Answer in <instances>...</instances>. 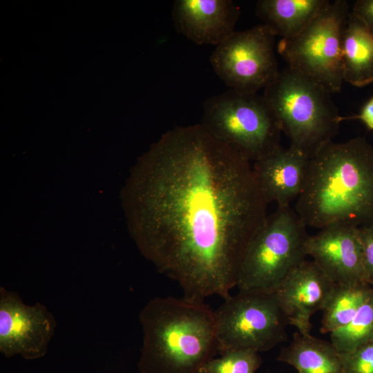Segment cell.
I'll list each match as a JSON object with an SVG mask.
<instances>
[{
	"label": "cell",
	"instance_id": "30bf717a",
	"mask_svg": "<svg viewBox=\"0 0 373 373\" xmlns=\"http://www.w3.org/2000/svg\"><path fill=\"white\" fill-rule=\"evenodd\" d=\"M56 326L54 316L44 305H27L17 292L0 287V352L6 358L44 356Z\"/></svg>",
	"mask_w": 373,
	"mask_h": 373
},
{
	"label": "cell",
	"instance_id": "ba28073f",
	"mask_svg": "<svg viewBox=\"0 0 373 373\" xmlns=\"http://www.w3.org/2000/svg\"><path fill=\"white\" fill-rule=\"evenodd\" d=\"M213 314L220 354L236 349L265 352L287 338L289 324L272 291L239 290Z\"/></svg>",
	"mask_w": 373,
	"mask_h": 373
},
{
	"label": "cell",
	"instance_id": "44dd1931",
	"mask_svg": "<svg viewBox=\"0 0 373 373\" xmlns=\"http://www.w3.org/2000/svg\"><path fill=\"white\" fill-rule=\"evenodd\" d=\"M340 356L345 373H373V339Z\"/></svg>",
	"mask_w": 373,
	"mask_h": 373
},
{
	"label": "cell",
	"instance_id": "e0dca14e",
	"mask_svg": "<svg viewBox=\"0 0 373 373\" xmlns=\"http://www.w3.org/2000/svg\"><path fill=\"white\" fill-rule=\"evenodd\" d=\"M329 2L328 0H260L256 15L275 36L293 37L300 32Z\"/></svg>",
	"mask_w": 373,
	"mask_h": 373
},
{
	"label": "cell",
	"instance_id": "7a4b0ae2",
	"mask_svg": "<svg viewBox=\"0 0 373 373\" xmlns=\"http://www.w3.org/2000/svg\"><path fill=\"white\" fill-rule=\"evenodd\" d=\"M294 210L307 227L373 224V146L364 137L333 141L309 157Z\"/></svg>",
	"mask_w": 373,
	"mask_h": 373
},
{
	"label": "cell",
	"instance_id": "9c48e42d",
	"mask_svg": "<svg viewBox=\"0 0 373 373\" xmlns=\"http://www.w3.org/2000/svg\"><path fill=\"white\" fill-rule=\"evenodd\" d=\"M275 37L264 23L235 31L211 53L214 72L230 89L241 93L265 89L280 73Z\"/></svg>",
	"mask_w": 373,
	"mask_h": 373
},
{
	"label": "cell",
	"instance_id": "9a60e30c",
	"mask_svg": "<svg viewBox=\"0 0 373 373\" xmlns=\"http://www.w3.org/2000/svg\"><path fill=\"white\" fill-rule=\"evenodd\" d=\"M278 360L298 373H345L340 354L331 342L298 332L282 349Z\"/></svg>",
	"mask_w": 373,
	"mask_h": 373
},
{
	"label": "cell",
	"instance_id": "277c9868",
	"mask_svg": "<svg viewBox=\"0 0 373 373\" xmlns=\"http://www.w3.org/2000/svg\"><path fill=\"white\" fill-rule=\"evenodd\" d=\"M276 115L290 147L311 157L332 142L343 119L332 93L309 77L289 67L262 95Z\"/></svg>",
	"mask_w": 373,
	"mask_h": 373
},
{
	"label": "cell",
	"instance_id": "2e32d148",
	"mask_svg": "<svg viewBox=\"0 0 373 373\" xmlns=\"http://www.w3.org/2000/svg\"><path fill=\"white\" fill-rule=\"evenodd\" d=\"M343 79L356 87L373 83V34L350 12L342 46Z\"/></svg>",
	"mask_w": 373,
	"mask_h": 373
},
{
	"label": "cell",
	"instance_id": "5b68a950",
	"mask_svg": "<svg viewBox=\"0 0 373 373\" xmlns=\"http://www.w3.org/2000/svg\"><path fill=\"white\" fill-rule=\"evenodd\" d=\"M202 108L203 127L250 162L281 147L280 124L263 95L229 88L207 98Z\"/></svg>",
	"mask_w": 373,
	"mask_h": 373
},
{
	"label": "cell",
	"instance_id": "603a6c76",
	"mask_svg": "<svg viewBox=\"0 0 373 373\" xmlns=\"http://www.w3.org/2000/svg\"><path fill=\"white\" fill-rule=\"evenodd\" d=\"M351 12L373 34V0L356 1Z\"/></svg>",
	"mask_w": 373,
	"mask_h": 373
},
{
	"label": "cell",
	"instance_id": "d6986e66",
	"mask_svg": "<svg viewBox=\"0 0 373 373\" xmlns=\"http://www.w3.org/2000/svg\"><path fill=\"white\" fill-rule=\"evenodd\" d=\"M329 334L339 354L351 352L373 339V295L348 323Z\"/></svg>",
	"mask_w": 373,
	"mask_h": 373
},
{
	"label": "cell",
	"instance_id": "ac0fdd59",
	"mask_svg": "<svg viewBox=\"0 0 373 373\" xmlns=\"http://www.w3.org/2000/svg\"><path fill=\"white\" fill-rule=\"evenodd\" d=\"M373 295V286L361 281L335 284L324 307L321 332L330 334L345 325Z\"/></svg>",
	"mask_w": 373,
	"mask_h": 373
},
{
	"label": "cell",
	"instance_id": "8fae6325",
	"mask_svg": "<svg viewBox=\"0 0 373 373\" xmlns=\"http://www.w3.org/2000/svg\"><path fill=\"white\" fill-rule=\"evenodd\" d=\"M306 252L335 284L365 281L358 227L338 224L319 229L309 236Z\"/></svg>",
	"mask_w": 373,
	"mask_h": 373
},
{
	"label": "cell",
	"instance_id": "8992f818",
	"mask_svg": "<svg viewBox=\"0 0 373 373\" xmlns=\"http://www.w3.org/2000/svg\"><path fill=\"white\" fill-rule=\"evenodd\" d=\"M307 227L291 206L277 207L251 240L240 265L239 290L274 291L306 260Z\"/></svg>",
	"mask_w": 373,
	"mask_h": 373
},
{
	"label": "cell",
	"instance_id": "6da1fadb",
	"mask_svg": "<svg viewBox=\"0 0 373 373\" xmlns=\"http://www.w3.org/2000/svg\"><path fill=\"white\" fill-rule=\"evenodd\" d=\"M251 162L200 124L164 133L131 169L122 191L129 233L183 298L224 299L267 218Z\"/></svg>",
	"mask_w": 373,
	"mask_h": 373
},
{
	"label": "cell",
	"instance_id": "4fadbf2b",
	"mask_svg": "<svg viewBox=\"0 0 373 373\" xmlns=\"http://www.w3.org/2000/svg\"><path fill=\"white\" fill-rule=\"evenodd\" d=\"M240 8L231 0H175V30L197 44H220L233 32Z\"/></svg>",
	"mask_w": 373,
	"mask_h": 373
},
{
	"label": "cell",
	"instance_id": "cb8c5ba5",
	"mask_svg": "<svg viewBox=\"0 0 373 373\" xmlns=\"http://www.w3.org/2000/svg\"><path fill=\"white\" fill-rule=\"evenodd\" d=\"M357 119L370 131H373V97H372L362 107L359 114L350 117Z\"/></svg>",
	"mask_w": 373,
	"mask_h": 373
},
{
	"label": "cell",
	"instance_id": "5bb4252c",
	"mask_svg": "<svg viewBox=\"0 0 373 373\" xmlns=\"http://www.w3.org/2000/svg\"><path fill=\"white\" fill-rule=\"evenodd\" d=\"M309 157L299 151L282 146L254 162V175L267 203L290 206L300 195Z\"/></svg>",
	"mask_w": 373,
	"mask_h": 373
},
{
	"label": "cell",
	"instance_id": "7c38bea8",
	"mask_svg": "<svg viewBox=\"0 0 373 373\" xmlns=\"http://www.w3.org/2000/svg\"><path fill=\"white\" fill-rule=\"evenodd\" d=\"M335 283L314 260H305L293 269L275 289L289 324L309 334L314 314L323 310Z\"/></svg>",
	"mask_w": 373,
	"mask_h": 373
},
{
	"label": "cell",
	"instance_id": "52a82bcc",
	"mask_svg": "<svg viewBox=\"0 0 373 373\" xmlns=\"http://www.w3.org/2000/svg\"><path fill=\"white\" fill-rule=\"evenodd\" d=\"M345 0L329 2L298 34L282 38L277 50L288 66L312 79L332 94L343 79L342 46L349 19Z\"/></svg>",
	"mask_w": 373,
	"mask_h": 373
},
{
	"label": "cell",
	"instance_id": "7402d4cb",
	"mask_svg": "<svg viewBox=\"0 0 373 373\" xmlns=\"http://www.w3.org/2000/svg\"><path fill=\"white\" fill-rule=\"evenodd\" d=\"M363 254L364 280L373 286V224L358 227Z\"/></svg>",
	"mask_w": 373,
	"mask_h": 373
},
{
	"label": "cell",
	"instance_id": "3957f363",
	"mask_svg": "<svg viewBox=\"0 0 373 373\" xmlns=\"http://www.w3.org/2000/svg\"><path fill=\"white\" fill-rule=\"evenodd\" d=\"M213 312L204 302L151 299L139 314L140 373H200L218 350Z\"/></svg>",
	"mask_w": 373,
	"mask_h": 373
},
{
	"label": "cell",
	"instance_id": "ffe728a7",
	"mask_svg": "<svg viewBox=\"0 0 373 373\" xmlns=\"http://www.w3.org/2000/svg\"><path fill=\"white\" fill-rule=\"evenodd\" d=\"M258 353L251 349L226 351L204 365L200 373H256L261 363Z\"/></svg>",
	"mask_w": 373,
	"mask_h": 373
}]
</instances>
